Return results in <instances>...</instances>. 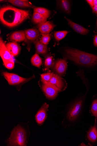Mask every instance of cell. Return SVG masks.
Segmentation results:
<instances>
[{"instance_id": "obj_24", "label": "cell", "mask_w": 97, "mask_h": 146, "mask_svg": "<svg viewBox=\"0 0 97 146\" xmlns=\"http://www.w3.org/2000/svg\"><path fill=\"white\" fill-rule=\"evenodd\" d=\"M54 74L51 72L44 73L41 75V80L43 82H49Z\"/></svg>"}, {"instance_id": "obj_13", "label": "cell", "mask_w": 97, "mask_h": 146, "mask_svg": "<svg viewBox=\"0 0 97 146\" xmlns=\"http://www.w3.org/2000/svg\"><path fill=\"white\" fill-rule=\"evenodd\" d=\"M6 46L10 54L13 57L18 55L20 52V47L16 42L9 43L6 45Z\"/></svg>"}, {"instance_id": "obj_18", "label": "cell", "mask_w": 97, "mask_h": 146, "mask_svg": "<svg viewBox=\"0 0 97 146\" xmlns=\"http://www.w3.org/2000/svg\"><path fill=\"white\" fill-rule=\"evenodd\" d=\"M35 47L36 54H38L45 55L48 52V49L47 45L41 43L40 41L37 40L36 42Z\"/></svg>"}, {"instance_id": "obj_20", "label": "cell", "mask_w": 97, "mask_h": 146, "mask_svg": "<svg viewBox=\"0 0 97 146\" xmlns=\"http://www.w3.org/2000/svg\"><path fill=\"white\" fill-rule=\"evenodd\" d=\"M59 4L62 9L68 14H70L71 11L70 1L67 0L59 1Z\"/></svg>"}, {"instance_id": "obj_25", "label": "cell", "mask_w": 97, "mask_h": 146, "mask_svg": "<svg viewBox=\"0 0 97 146\" xmlns=\"http://www.w3.org/2000/svg\"><path fill=\"white\" fill-rule=\"evenodd\" d=\"M51 40V37L49 34L43 35L41 36L40 42L44 44L47 45Z\"/></svg>"}, {"instance_id": "obj_4", "label": "cell", "mask_w": 97, "mask_h": 146, "mask_svg": "<svg viewBox=\"0 0 97 146\" xmlns=\"http://www.w3.org/2000/svg\"><path fill=\"white\" fill-rule=\"evenodd\" d=\"M3 74L9 84L11 85H18L28 82L34 77L25 78L16 74L4 72Z\"/></svg>"}, {"instance_id": "obj_21", "label": "cell", "mask_w": 97, "mask_h": 146, "mask_svg": "<svg viewBox=\"0 0 97 146\" xmlns=\"http://www.w3.org/2000/svg\"><path fill=\"white\" fill-rule=\"evenodd\" d=\"M34 12H36L43 15L47 19L50 16L51 11L43 7H36L34 8Z\"/></svg>"}, {"instance_id": "obj_19", "label": "cell", "mask_w": 97, "mask_h": 146, "mask_svg": "<svg viewBox=\"0 0 97 146\" xmlns=\"http://www.w3.org/2000/svg\"><path fill=\"white\" fill-rule=\"evenodd\" d=\"M88 139L91 142L94 143L97 139V128L95 126L90 129L87 134Z\"/></svg>"}, {"instance_id": "obj_7", "label": "cell", "mask_w": 97, "mask_h": 146, "mask_svg": "<svg viewBox=\"0 0 97 146\" xmlns=\"http://www.w3.org/2000/svg\"><path fill=\"white\" fill-rule=\"evenodd\" d=\"M0 55L3 62L9 61H14L13 56L8 50L1 37L0 39Z\"/></svg>"}, {"instance_id": "obj_15", "label": "cell", "mask_w": 97, "mask_h": 146, "mask_svg": "<svg viewBox=\"0 0 97 146\" xmlns=\"http://www.w3.org/2000/svg\"><path fill=\"white\" fill-rule=\"evenodd\" d=\"M8 2L13 5L22 8H35L36 7L29 1L26 0H9Z\"/></svg>"}, {"instance_id": "obj_11", "label": "cell", "mask_w": 97, "mask_h": 146, "mask_svg": "<svg viewBox=\"0 0 97 146\" xmlns=\"http://www.w3.org/2000/svg\"><path fill=\"white\" fill-rule=\"evenodd\" d=\"M64 18L68 21L69 25L77 33L82 35H85L89 32L90 31L88 29L85 28L79 24L74 23L72 21L67 18L65 17Z\"/></svg>"}, {"instance_id": "obj_8", "label": "cell", "mask_w": 97, "mask_h": 146, "mask_svg": "<svg viewBox=\"0 0 97 146\" xmlns=\"http://www.w3.org/2000/svg\"><path fill=\"white\" fill-rule=\"evenodd\" d=\"M67 67V63L65 59H60L55 62L53 66V70L59 75H64Z\"/></svg>"}, {"instance_id": "obj_12", "label": "cell", "mask_w": 97, "mask_h": 146, "mask_svg": "<svg viewBox=\"0 0 97 146\" xmlns=\"http://www.w3.org/2000/svg\"><path fill=\"white\" fill-rule=\"evenodd\" d=\"M26 40L32 42L35 41L38 37L40 32L36 29H31L25 30Z\"/></svg>"}, {"instance_id": "obj_16", "label": "cell", "mask_w": 97, "mask_h": 146, "mask_svg": "<svg viewBox=\"0 0 97 146\" xmlns=\"http://www.w3.org/2000/svg\"><path fill=\"white\" fill-rule=\"evenodd\" d=\"M10 38L12 40L15 42H21L24 41L26 38L25 32L21 31L13 32L10 35Z\"/></svg>"}, {"instance_id": "obj_3", "label": "cell", "mask_w": 97, "mask_h": 146, "mask_svg": "<svg viewBox=\"0 0 97 146\" xmlns=\"http://www.w3.org/2000/svg\"><path fill=\"white\" fill-rule=\"evenodd\" d=\"M26 131L19 126L14 129L7 141L8 145L9 146H26Z\"/></svg>"}, {"instance_id": "obj_2", "label": "cell", "mask_w": 97, "mask_h": 146, "mask_svg": "<svg viewBox=\"0 0 97 146\" xmlns=\"http://www.w3.org/2000/svg\"><path fill=\"white\" fill-rule=\"evenodd\" d=\"M65 58L81 65L92 66L97 64V55L78 50L67 48L65 50Z\"/></svg>"}, {"instance_id": "obj_32", "label": "cell", "mask_w": 97, "mask_h": 146, "mask_svg": "<svg viewBox=\"0 0 97 146\" xmlns=\"http://www.w3.org/2000/svg\"></svg>"}, {"instance_id": "obj_31", "label": "cell", "mask_w": 97, "mask_h": 146, "mask_svg": "<svg viewBox=\"0 0 97 146\" xmlns=\"http://www.w3.org/2000/svg\"><path fill=\"white\" fill-rule=\"evenodd\" d=\"M94 44L95 46L97 47V35H96L94 36Z\"/></svg>"}, {"instance_id": "obj_17", "label": "cell", "mask_w": 97, "mask_h": 146, "mask_svg": "<svg viewBox=\"0 0 97 146\" xmlns=\"http://www.w3.org/2000/svg\"><path fill=\"white\" fill-rule=\"evenodd\" d=\"M47 18L38 13L34 12L32 21L34 23L40 26L47 21Z\"/></svg>"}, {"instance_id": "obj_26", "label": "cell", "mask_w": 97, "mask_h": 146, "mask_svg": "<svg viewBox=\"0 0 97 146\" xmlns=\"http://www.w3.org/2000/svg\"><path fill=\"white\" fill-rule=\"evenodd\" d=\"M91 111L94 116L97 117V99L93 101Z\"/></svg>"}, {"instance_id": "obj_30", "label": "cell", "mask_w": 97, "mask_h": 146, "mask_svg": "<svg viewBox=\"0 0 97 146\" xmlns=\"http://www.w3.org/2000/svg\"><path fill=\"white\" fill-rule=\"evenodd\" d=\"M86 1L92 9L94 6V1H92V0H87Z\"/></svg>"}, {"instance_id": "obj_14", "label": "cell", "mask_w": 97, "mask_h": 146, "mask_svg": "<svg viewBox=\"0 0 97 146\" xmlns=\"http://www.w3.org/2000/svg\"><path fill=\"white\" fill-rule=\"evenodd\" d=\"M55 27L52 22L46 21L44 24L39 26L38 30L42 35L49 34Z\"/></svg>"}, {"instance_id": "obj_23", "label": "cell", "mask_w": 97, "mask_h": 146, "mask_svg": "<svg viewBox=\"0 0 97 146\" xmlns=\"http://www.w3.org/2000/svg\"><path fill=\"white\" fill-rule=\"evenodd\" d=\"M68 33L67 31H57L54 33V36L56 40L59 41L65 38Z\"/></svg>"}, {"instance_id": "obj_22", "label": "cell", "mask_w": 97, "mask_h": 146, "mask_svg": "<svg viewBox=\"0 0 97 146\" xmlns=\"http://www.w3.org/2000/svg\"><path fill=\"white\" fill-rule=\"evenodd\" d=\"M31 61L33 65L38 68L42 64L41 58L36 53L32 57Z\"/></svg>"}, {"instance_id": "obj_10", "label": "cell", "mask_w": 97, "mask_h": 146, "mask_svg": "<svg viewBox=\"0 0 97 146\" xmlns=\"http://www.w3.org/2000/svg\"><path fill=\"white\" fill-rule=\"evenodd\" d=\"M49 107V105L45 103L37 113L36 116V119L38 125L42 124L45 120Z\"/></svg>"}, {"instance_id": "obj_28", "label": "cell", "mask_w": 97, "mask_h": 146, "mask_svg": "<svg viewBox=\"0 0 97 146\" xmlns=\"http://www.w3.org/2000/svg\"><path fill=\"white\" fill-rule=\"evenodd\" d=\"M4 63L5 67L9 69H12L14 67V61H9L4 62Z\"/></svg>"}, {"instance_id": "obj_1", "label": "cell", "mask_w": 97, "mask_h": 146, "mask_svg": "<svg viewBox=\"0 0 97 146\" xmlns=\"http://www.w3.org/2000/svg\"><path fill=\"white\" fill-rule=\"evenodd\" d=\"M29 11L22 10L11 6H4L0 10L2 23L9 28L18 26L30 17Z\"/></svg>"}, {"instance_id": "obj_5", "label": "cell", "mask_w": 97, "mask_h": 146, "mask_svg": "<svg viewBox=\"0 0 97 146\" xmlns=\"http://www.w3.org/2000/svg\"><path fill=\"white\" fill-rule=\"evenodd\" d=\"M41 88L46 97L50 100L56 98L60 91L57 87L50 82H43Z\"/></svg>"}, {"instance_id": "obj_27", "label": "cell", "mask_w": 97, "mask_h": 146, "mask_svg": "<svg viewBox=\"0 0 97 146\" xmlns=\"http://www.w3.org/2000/svg\"><path fill=\"white\" fill-rule=\"evenodd\" d=\"M53 64V57L49 56L46 58L45 61V67L47 68H50Z\"/></svg>"}, {"instance_id": "obj_6", "label": "cell", "mask_w": 97, "mask_h": 146, "mask_svg": "<svg viewBox=\"0 0 97 146\" xmlns=\"http://www.w3.org/2000/svg\"><path fill=\"white\" fill-rule=\"evenodd\" d=\"M82 103V101L80 100L73 105L67 114V117L69 121L73 122L76 120L81 112Z\"/></svg>"}, {"instance_id": "obj_29", "label": "cell", "mask_w": 97, "mask_h": 146, "mask_svg": "<svg viewBox=\"0 0 97 146\" xmlns=\"http://www.w3.org/2000/svg\"><path fill=\"white\" fill-rule=\"evenodd\" d=\"M94 6L92 9L93 12L97 15V0L94 1Z\"/></svg>"}, {"instance_id": "obj_9", "label": "cell", "mask_w": 97, "mask_h": 146, "mask_svg": "<svg viewBox=\"0 0 97 146\" xmlns=\"http://www.w3.org/2000/svg\"><path fill=\"white\" fill-rule=\"evenodd\" d=\"M57 87L60 91L64 90L67 86V84L64 80L60 76L54 74L49 82Z\"/></svg>"}]
</instances>
